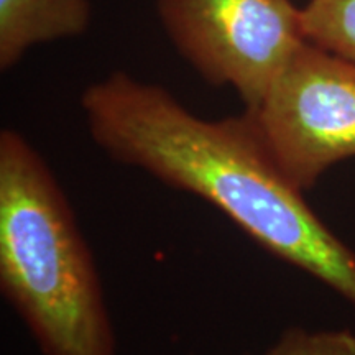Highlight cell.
<instances>
[{"instance_id": "cell-1", "label": "cell", "mask_w": 355, "mask_h": 355, "mask_svg": "<svg viewBox=\"0 0 355 355\" xmlns=\"http://www.w3.org/2000/svg\"><path fill=\"white\" fill-rule=\"evenodd\" d=\"M81 107L109 158L211 202L268 254L355 308V252L283 175L250 112L207 121L165 87L121 71L91 84Z\"/></svg>"}, {"instance_id": "cell-2", "label": "cell", "mask_w": 355, "mask_h": 355, "mask_svg": "<svg viewBox=\"0 0 355 355\" xmlns=\"http://www.w3.org/2000/svg\"><path fill=\"white\" fill-rule=\"evenodd\" d=\"M0 288L43 355H115L94 259L51 168L0 132Z\"/></svg>"}, {"instance_id": "cell-3", "label": "cell", "mask_w": 355, "mask_h": 355, "mask_svg": "<svg viewBox=\"0 0 355 355\" xmlns=\"http://www.w3.org/2000/svg\"><path fill=\"white\" fill-rule=\"evenodd\" d=\"M168 37L214 86H229L255 109L304 37L290 0H158Z\"/></svg>"}, {"instance_id": "cell-4", "label": "cell", "mask_w": 355, "mask_h": 355, "mask_svg": "<svg viewBox=\"0 0 355 355\" xmlns=\"http://www.w3.org/2000/svg\"><path fill=\"white\" fill-rule=\"evenodd\" d=\"M247 112L283 175L304 193L355 157V61L306 42Z\"/></svg>"}, {"instance_id": "cell-5", "label": "cell", "mask_w": 355, "mask_h": 355, "mask_svg": "<svg viewBox=\"0 0 355 355\" xmlns=\"http://www.w3.org/2000/svg\"><path fill=\"white\" fill-rule=\"evenodd\" d=\"M89 24V0H0V68L12 69L35 44L78 37Z\"/></svg>"}, {"instance_id": "cell-6", "label": "cell", "mask_w": 355, "mask_h": 355, "mask_svg": "<svg viewBox=\"0 0 355 355\" xmlns=\"http://www.w3.org/2000/svg\"><path fill=\"white\" fill-rule=\"evenodd\" d=\"M301 19L309 43L355 61V0H309Z\"/></svg>"}, {"instance_id": "cell-7", "label": "cell", "mask_w": 355, "mask_h": 355, "mask_svg": "<svg viewBox=\"0 0 355 355\" xmlns=\"http://www.w3.org/2000/svg\"><path fill=\"white\" fill-rule=\"evenodd\" d=\"M313 355H355V334L350 331L313 332Z\"/></svg>"}, {"instance_id": "cell-8", "label": "cell", "mask_w": 355, "mask_h": 355, "mask_svg": "<svg viewBox=\"0 0 355 355\" xmlns=\"http://www.w3.org/2000/svg\"><path fill=\"white\" fill-rule=\"evenodd\" d=\"M261 355H313V332L300 327L288 329Z\"/></svg>"}]
</instances>
